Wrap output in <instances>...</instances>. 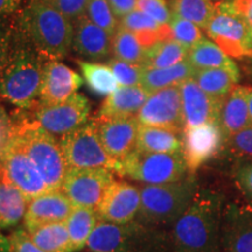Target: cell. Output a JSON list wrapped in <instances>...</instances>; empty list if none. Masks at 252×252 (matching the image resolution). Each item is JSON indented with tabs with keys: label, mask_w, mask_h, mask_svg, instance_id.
<instances>
[{
	"label": "cell",
	"mask_w": 252,
	"mask_h": 252,
	"mask_svg": "<svg viewBox=\"0 0 252 252\" xmlns=\"http://www.w3.org/2000/svg\"><path fill=\"white\" fill-rule=\"evenodd\" d=\"M15 31L48 60H61L70 52L75 25L52 0H28L14 20Z\"/></svg>",
	"instance_id": "obj_1"
},
{
	"label": "cell",
	"mask_w": 252,
	"mask_h": 252,
	"mask_svg": "<svg viewBox=\"0 0 252 252\" xmlns=\"http://www.w3.org/2000/svg\"><path fill=\"white\" fill-rule=\"evenodd\" d=\"M222 200L219 195L198 190L190 206L173 225L174 251H222Z\"/></svg>",
	"instance_id": "obj_2"
},
{
	"label": "cell",
	"mask_w": 252,
	"mask_h": 252,
	"mask_svg": "<svg viewBox=\"0 0 252 252\" xmlns=\"http://www.w3.org/2000/svg\"><path fill=\"white\" fill-rule=\"evenodd\" d=\"M47 60L14 30L11 54L0 75V96L20 109L32 108L40 99Z\"/></svg>",
	"instance_id": "obj_3"
},
{
	"label": "cell",
	"mask_w": 252,
	"mask_h": 252,
	"mask_svg": "<svg viewBox=\"0 0 252 252\" xmlns=\"http://www.w3.org/2000/svg\"><path fill=\"white\" fill-rule=\"evenodd\" d=\"M197 191L194 176L171 184L145 185L140 188V209L134 220L154 228L174 224L193 202Z\"/></svg>",
	"instance_id": "obj_4"
},
{
	"label": "cell",
	"mask_w": 252,
	"mask_h": 252,
	"mask_svg": "<svg viewBox=\"0 0 252 252\" xmlns=\"http://www.w3.org/2000/svg\"><path fill=\"white\" fill-rule=\"evenodd\" d=\"M14 135L32 162L39 169L48 191L61 190L69 167L61 145L53 134L34 121L14 125Z\"/></svg>",
	"instance_id": "obj_5"
},
{
	"label": "cell",
	"mask_w": 252,
	"mask_h": 252,
	"mask_svg": "<svg viewBox=\"0 0 252 252\" xmlns=\"http://www.w3.org/2000/svg\"><path fill=\"white\" fill-rule=\"evenodd\" d=\"M88 252H163L165 238L154 228L133 220L126 224L100 220L87 244Z\"/></svg>",
	"instance_id": "obj_6"
},
{
	"label": "cell",
	"mask_w": 252,
	"mask_h": 252,
	"mask_svg": "<svg viewBox=\"0 0 252 252\" xmlns=\"http://www.w3.org/2000/svg\"><path fill=\"white\" fill-rule=\"evenodd\" d=\"M182 152L149 153L135 150L118 162L116 172L146 185H165L180 181L187 174Z\"/></svg>",
	"instance_id": "obj_7"
},
{
	"label": "cell",
	"mask_w": 252,
	"mask_h": 252,
	"mask_svg": "<svg viewBox=\"0 0 252 252\" xmlns=\"http://www.w3.org/2000/svg\"><path fill=\"white\" fill-rule=\"evenodd\" d=\"M204 31L226 55L237 59L252 56V27L232 2L216 4L215 14Z\"/></svg>",
	"instance_id": "obj_8"
},
{
	"label": "cell",
	"mask_w": 252,
	"mask_h": 252,
	"mask_svg": "<svg viewBox=\"0 0 252 252\" xmlns=\"http://www.w3.org/2000/svg\"><path fill=\"white\" fill-rule=\"evenodd\" d=\"M60 145L69 169L105 168L115 172L117 169L119 161L106 153L94 121L63 135Z\"/></svg>",
	"instance_id": "obj_9"
},
{
	"label": "cell",
	"mask_w": 252,
	"mask_h": 252,
	"mask_svg": "<svg viewBox=\"0 0 252 252\" xmlns=\"http://www.w3.org/2000/svg\"><path fill=\"white\" fill-rule=\"evenodd\" d=\"M0 172L26 196L28 201L48 191L39 169L32 162L14 134L0 157Z\"/></svg>",
	"instance_id": "obj_10"
},
{
	"label": "cell",
	"mask_w": 252,
	"mask_h": 252,
	"mask_svg": "<svg viewBox=\"0 0 252 252\" xmlns=\"http://www.w3.org/2000/svg\"><path fill=\"white\" fill-rule=\"evenodd\" d=\"M113 182L115 179L110 169L70 168L68 169L61 190L75 207L97 209Z\"/></svg>",
	"instance_id": "obj_11"
},
{
	"label": "cell",
	"mask_w": 252,
	"mask_h": 252,
	"mask_svg": "<svg viewBox=\"0 0 252 252\" xmlns=\"http://www.w3.org/2000/svg\"><path fill=\"white\" fill-rule=\"evenodd\" d=\"M89 113V100L83 94H74L60 104L37 106L35 122L53 135L63 137L87 124Z\"/></svg>",
	"instance_id": "obj_12"
},
{
	"label": "cell",
	"mask_w": 252,
	"mask_h": 252,
	"mask_svg": "<svg viewBox=\"0 0 252 252\" xmlns=\"http://www.w3.org/2000/svg\"><path fill=\"white\" fill-rule=\"evenodd\" d=\"M225 141V135L219 124H204L184 128L181 152L188 171L195 172L216 157Z\"/></svg>",
	"instance_id": "obj_13"
},
{
	"label": "cell",
	"mask_w": 252,
	"mask_h": 252,
	"mask_svg": "<svg viewBox=\"0 0 252 252\" xmlns=\"http://www.w3.org/2000/svg\"><path fill=\"white\" fill-rule=\"evenodd\" d=\"M135 117L140 125L180 131L185 127L180 88L169 87L151 94Z\"/></svg>",
	"instance_id": "obj_14"
},
{
	"label": "cell",
	"mask_w": 252,
	"mask_h": 252,
	"mask_svg": "<svg viewBox=\"0 0 252 252\" xmlns=\"http://www.w3.org/2000/svg\"><path fill=\"white\" fill-rule=\"evenodd\" d=\"M96 122L100 143L116 161H122L137 150L139 122L135 116L98 118Z\"/></svg>",
	"instance_id": "obj_15"
},
{
	"label": "cell",
	"mask_w": 252,
	"mask_h": 252,
	"mask_svg": "<svg viewBox=\"0 0 252 252\" xmlns=\"http://www.w3.org/2000/svg\"><path fill=\"white\" fill-rule=\"evenodd\" d=\"M140 188L127 182L115 181L96 209L100 220L126 224L137 219L140 209Z\"/></svg>",
	"instance_id": "obj_16"
},
{
	"label": "cell",
	"mask_w": 252,
	"mask_h": 252,
	"mask_svg": "<svg viewBox=\"0 0 252 252\" xmlns=\"http://www.w3.org/2000/svg\"><path fill=\"white\" fill-rule=\"evenodd\" d=\"M181 94L184 128L204 124H219L222 102L208 94L198 87L194 78L179 86Z\"/></svg>",
	"instance_id": "obj_17"
},
{
	"label": "cell",
	"mask_w": 252,
	"mask_h": 252,
	"mask_svg": "<svg viewBox=\"0 0 252 252\" xmlns=\"http://www.w3.org/2000/svg\"><path fill=\"white\" fill-rule=\"evenodd\" d=\"M222 250L252 252V206L231 203L222 216Z\"/></svg>",
	"instance_id": "obj_18"
},
{
	"label": "cell",
	"mask_w": 252,
	"mask_h": 252,
	"mask_svg": "<svg viewBox=\"0 0 252 252\" xmlns=\"http://www.w3.org/2000/svg\"><path fill=\"white\" fill-rule=\"evenodd\" d=\"M83 78L60 60H47L39 105H55L76 94Z\"/></svg>",
	"instance_id": "obj_19"
},
{
	"label": "cell",
	"mask_w": 252,
	"mask_h": 252,
	"mask_svg": "<svg viewBox=\"0 0 252 252\" xmlns=\"http://www.w3.org/2000/svg\"><path fill=\"white\" fill-rule=\"evenodd\" d=\"M74 209V203L62 190L46 191L28 203L24 219L25 229L28 231L50 223L65 222Z\"/></svg>",
	"instance_id": "obj_20"
},
{
	"label": "cell",
	"mask_w": 252,
	"mask_h": 252,
	"mask_svg": "<svg viewBox=\"0 0 252 252\" xmlns=\"http://www.w3.org/2000/svg\"><path fill=\"white\" fill-rule=\"evenodd\" d=\"M72 48L88 61H99L111 52L112 36L84 15L75 23Z\"/></svg>",
	"instance_id": "obj_21"
},
{
	"label": "cell",
	"mask_w": 252,
	"mask_h": 252,
	"mask_svg": "<svg viewBox=\"0 0 252 252\" xmlns=\"http://www.w3.org/2000/svg\"><path fill=\"white\" fill-rule=\"evenodd\" d=\"M219 125L225 135V139L252 126L247 87L236 86L223 99L220 110Z\"/></svg>",
	"instance_id": "obj_22"
},
{
	"label": "cell",
	"mask_w": 252,
	"mask_h": 252,
	"mask_svg": "<svg viewBox=\"0 0 252 252\" xmlns=\"http://www.w3.org/2000/svg\"><path fill=\"white\" fill-rule=\"evenodd\" d=\"M150 94L141 86L118 87L104 100L99 110V118L137 116Z\"/></svg>",
	"instance_id": "obj_23"
},
{
	"label": "cell",
	"mask_w": 252,
	"mask_h": 252,
	"mask_svg": "<svg viewBox=\"0 0 252 252\" xmlns=\"http://www.w3.org/2000/svg\"><path fill=\"white\" fill-rule=\"evenodd\" d=\"M197 69L188 60L168 68H144L140 86L149 94L180 86L182 82L194 78Z\"/></svg>",
	"instance_id": "obj_24"
},
{
	"label": "cell",
	"mask_w": 252,
	"mask_h": 252,
	"mask_svg": "<svg viewBox=\"0 0 252 252\" xmlns=\"http://www.w3.org/2000/svg\"><path fill=\"white\" fill-rule=\"evenodd\" d=\"M30 201L0 172V230L17 226L25 219Z\"/></svg>",
	"instance_id": "obj_25"
},
{
	"label": "cell",
	"mask_w": 252,
	"mask_h": 252,
	"mask_svg": "<svg viewBox=\"0 0 252 252\" xmlns=\"http://www.w3.org/2000/svg\"><path fill=\"white\" fill-rule=\"evenodd\" d=\"M119 26L135 34L144 47H149L158 41L171 40L172 32L169 25H161L139 9H134L119 21Z\"/></svg>",
	"instance_id": "obj_26"
},
{
	"label": "cell",
	"mask_w": 252,
	"mask_h": 252,
	"mask_svg": "<svg viewBox=\"0 0 252 252\" xmlns=\"http://www.w3.org/2000/svg\"><path fill=\"white\" fill-rule=\"evenodd\" d=\"M179 131L157 126L140 125L137 150L149 153H176L182 151Z\"/></svg>",
	"instance_id": "obj_27"
},
{
	"label": "cell",
	"mask_w": 252,
	"mask_h": 252,
	"mask_svg": "<svg viewBox=\"0 0 252 252\" xmlns=\"http://www.w3.org/2000/svg\"><path fill=\"white\" fill-rule=\"evenodd\" d=\"M187 60L196 69L220 68L239 74L237 65L230 56L226 55L215 42L204 37L189 49Z\"/></svg>",
	"instance_id": "obj_28"
},
{
	"label": "cell",
	"mask_w": 252,
	"mask_h": 252,
	"mask_svg": "<svg viewBox=\"0 0 252 252\" xmlns=\"http://www.w3.org/2000/svg\"><path fill=\"white\" fill-rule=\"evenodd\" d=\"M194 80L204 93L223 102L237 86L239 74L220 68L197 69Z\"/></svg>",
	"instance_id": "obj_29"
},
{
	"label": "cell",
	"mask_w": 252,
	"mask_h": 252,
	"mask_svg": "<svg viewBox=\"0 0 252 252\" xmlns=\"http://www.w3.org/2000/svg\"><path fill=\"white\" fill-rule=\"evenodd\" d=\"M189 49L173 39L158 41L145 48L144 68H168L188 58Z\"/></svg>",
	"instance_id": "obj_30"
},
{
	"label": "cell",
	"mask_w": 252,
	"mask_h": 252,
	"mask_svg": "<svg viewBox=\"0 0 252 252\" xmlns=\"http://www.w3.org/2000/svg\"><path fill=\"white\" fill-rule=\"evenodd\" d=\"M32 241L46 252H74L65 222H56L28 230Z\"/></svg>",
	"instance_id": "obj_31"
},
{
	"label": "cell",
	"mask_w": 252,
	"mask_h": 252,
	"mask_svg": "<svg viewBox=\"0 0 252 252\" xmlns=\"http://www.w3.org/2000/svg\"><path fill=\"white\" fill-rule=\"evenodd\" d=\"M97 219H98V215H97L96 209L75 207L70 216L65 220L72 251H80L84 247H87L88 241L98 223Z\"/></svg>",
	"instance_id": "obj_32"
},
{
	"label": "cell",
	"mask_w": 252,
	"mask_h": 252,
	"mask_svg": "<svg viewBox=\"0 0 252 252\" xmlns=\"http://www.w3.org/2000/svg\"><path fill=\"white\" fill-rule=\"evenodd\" d=\"M84 81L94 94L99 96H109L118 86L115 75L108 64L93 61H77Z\"/></svg>",
	"instance_id": "obj_33"
},
{
	"label": "cell",
	"mask_w": 252,
	"mask_h": 252,
	"mask_svg": "<svg viewBox=\"0 0 252 252\" xmlns=\"http://www.w3.org/2000/svg\"><path fill=\"white\" fill-rule=\"evenodd\" d=\"M169 8L173 15L191 21L206 30L215 14L216 4L210 0H171Z\"/></svg>",
	"instance_id": "obj_34"
},
{
	"label": "cell",
	"mask_w": 252,
	"mask_h": 252,
	"mask_svg": "<svg viewBox=\"0 0 252 252\" xmlns=\"http://www.w3.org/2000/svg\"><path fill=\"white\" fill-rule=\"evenodd\" d=\"M145 48L135 36L134 33L126 28L119 26L115 35L112 36V50L116 59L122 61L133 63V64H144Z\"/></svg>",
	"instance_id": "obj_35"
},
{
	"label": "cell",
	"mask_w": 252,
	"mask_h": 252,
	"mask_svg": "<svg viewBox=\"0 0 252 252\" xmlns=\"http://www.w3.org/2000/svg\"><path fill=\"white\" fill-rule=\"evenodd\" d=\"M86 15L111 36L115 35L119 27V19L113 13L109 0H89Z\"/></svg>",
	"instance_id": "obj_36"
},
{
	"label": "cell",
	"mask_w": 252,
	"mask_h": 252,
	"mask_svg": "<svg viewBox=\"0 0 252 252\" xmlns=\"http://www.w3.org/2000/svg\"><path fill=\"white\" fill-rule=\"evenodd\" d=\"M169 28L172 32V39L187 49H190L198 41L203 39L202 32L197 25L176 15L172 14Z\"/></svg>",
	"instance_id": "obj_37"
},
{
	"label": "cell",
	"mask_w": 252,
	"mask_h": 252,
	"mask_svg": "<svg viewBox=\"0 0 252 252\" xmlns=\"http://www.w3.org/2000/svg\"><path fill=\"white\" fill-rule=\"evenodd\" d=\"M108 65L111 68L119 87L140 86L144 72L143 65L133 64V63L122 61L116 58L110 60Z\"/></svg>",
	"instance_id": "obj_38"
},
{
	"label": "cell",
	"mask_w": 252,
	"mask_h": 252,
	"mask_svg": "<svg viewBox=\"0 0 252 252\" xmlns=\"http://www.w3.org/2000/svg\"><path fill=\"white\" fill-rule=\"evenodd\" d=\"M137 9L161 25H169L172 12L166 0H137Z\"/></svg>",
	"instance_id": "obj_39"
},
{
	"label": "cell",
	"mask_w": 252,
	"mask_h": 252,
	"mask_svg": "<svg viewBox=\"0 0 252 252\" xmlns=\"http://www.w3.org/2000/svg\"><path fill=\"white\" fill-rule=\"evenodd\" d=\"M14 21L9 17L0 18V75L4 70L11 54L14 40Z\"/></svg>",
	"instance_id": "obj_40"
},
{
	"label": "cell",
	"mask_w": 252,
	"mask_h": 252,
	"mask_svg": "<svg viewBox=\"0 0 252 252\" xmlns=\"http://www.w3.org/2000/svg\"><path fill=\"white\" fill-rule=\"evenodd\" d=\"M225 144L232 154L252 160V126L229 137Z\"/></svg>",
	"instance_id": "obj_41"
},
{
	"label": "cell",
	"mask_w": 252,
	"mask_h": 252,
	"mask_svg": "<svg viewBox=\"0 0 252 252\" xmlns=\"http://www.w3.org/2000/svg\"><path fill=\"white\" fill-rule=\"evenodd\" d=\"M52 1L69 20L76 23L78 19L86 15L89 0H52Z\"/></svg>",
	"instance_id": "obj_42"
},
{
	"label": "cell",
	"mask_w": 252,
	"mask_h": 252,
	"mask_svg": "<svg viewBox=\"0 0 252 252\" xmlns=\"http://www.w3.org/2000/svg\"><path fill=\"white\" fill-rule=\"evenodd\" d=\"M12 252H46L32 241L30 234L25 228H19L8 236Z\"/></svg>",
	"instance_id": "obj_43"
},
{
	"label": "cell",
	"mask_w": 252,
	"mask_h": 252,
	"mask_svg": "<svg viewBox=\"0 0 252 252\" xmlns=\"http://www.w3.org/2000/svg\"><path fill=\"white\" fill-rule=\"evenodd\" d=\"M235 180L247 197L252 200V160L242 162L235 171Z\"/></svg>",
	"instance_id": "obj_44"
},
{
	"label": "cell",
	"mask_w": 252,
	"mask_h": 252,
	"mask_svg": "<svg viewBox=\"0 0 252 252\" xmlns=\"http://www.w3.org/2000/svg\"><path fill=\"white\" fill-rule=\"evenodd\" d=\"M14 134V124L5 111V109L0 105V157L4 153L6 147L11 143Z\"/></svg>",
	"instance_id": "obj_45"
},
{
	"label": "cell",
	"mask_w": 252,
	"mask_h": 252,
	"mask_svg": "<svg viewBox=\"0 0 252 252\" xmlns=\"http://www.w3.org/2000/svg\"><path fill=\"white\" fill-rule=\"evenodd\" d=\"M109 2L111 5L113 13L119 19V21L126 14L137 9V0H109Z\"/></svg>",
	"instance_id": "obj_46"
},
{
	"label": "cell",
	"mask_w": 252,
	"mask_h": 252,
	"mask_svg": "<svg viewBox=\"0 0 252 252\" xmlns=\"http://www.w3.org/2000/svg\"><path fill=\"white\" fill-rule=\"evenodd\" d=\"M23 0H0V18L11 17L18 13L21 8Z\"/></svg>",
	"instance_id": "obj_47"
},
{
	"label": "cell",
	"mask_w": 252,
	"mask_h": 252,
	"mask_svg": "<svg viewBox=\"0 0 252 252\" xmlns=\"http://www.w3.org/2000/svg\"><path fill=\"white\" fill-rule=\"evenodd\" d=\"M232 5L252 27V0H234Z\"/></svg>",
	"instance_id": "obj_48"
},
{
	"label": "cell",
	"mask_w": 252,
	"mask_h": 252,
	"mask_svg": "<svg viewBox=\"0 0 252 252\" xmlns=\"http://www.w3.org/2000/svg\"><path fill=\"white\" fill-rule=\"evenodd\" d=\"M0 252H12L8 237H6L1 232H0Z\"/></svg>",
	"instance_id": "obj_49"
},
{
	"label": "cell",
	"mask_w": 252,
	"mask_h": 252,
	"mask_svg": "<svg viewBox=\"0 0 252 252\" xmlns=\"http://www.w3.org/2000/svg\"><path fill=\"white\" fill-rule=\"evenodd\" d=\"M247 94H248V102H249V110H250V116L252 119V88L247 87Z\"/></svg>",
	"instance_id": "obj_50"
},
{
	"label": "cell",
	"mask_w": 252,
	"mask_h": 252,
	"mask_svg": "<svg viewBox=\"0 0 252 252\" xmlns=\"http://www.w3.org/2000/svg\"><path fill=\"white\" fill-rule=\"evenodd\" d=\"M214 4H220V2H232L234 0H210Z\"/></svg>",
	"instance_id": "obj_51"
}]
</instances>
